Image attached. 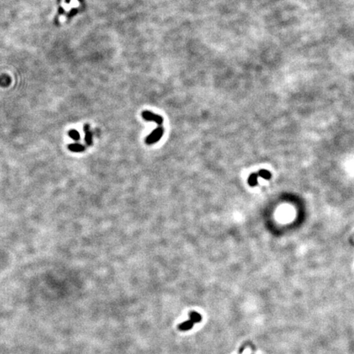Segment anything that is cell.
Segmentation results:
<instances>
[{"instance_id": "7a4b0ae2", "label": "cell", "mask_w": 354, "mask_h": 354, "mask_svg": "<svg viewBox=\"0 0 354 354\" xmlns=\"http://www.w3.org/2000/svg\"><path fill=\"white\" fill-rule=\"evenodd\" d=\"M142 117L143 119L147 121H153L156 122L157 124L159 126L162 125L163 123V117L160 115H157L155 113H152L149 110L143 111L141 113Z\"/></svg>"}, {"instance_id": "8992f818", "label": "cell", "mask_w": 354, "mask_h": 354, "mask_svg": "<svg viewBox=\"0 0 354 354\" xmlns=\"http://www.w3.org/2000/svg\"><path fill=\"white\" fill-rule=\"evenodd\" d=\"M257 176H258V175L256 173H253L249 176V181H248L249 185L253 187V186H256L257 185Z\"/></svg>"}, {"instance_id": "277c9868", "label": "cell", "mask_w": 354, "mask_h": 354, "mask_svg": "<svg viewBox=\"0 0 354 354\" xmlns=\"http://www.w3.org/2000/svg\"><path fill=\"white\" fill-rule=\"evenodd\" d=\"M85 132H86V142L87 143L88 145H91L93 143L92 140V133L89 131V127L88 125H86L85 126Z\"/></svg>"}, {"instance_id": "9c48e42d", "label": "cell", "mask_w": 354, "mask_h": 354, "mask_svg": "<svg viewBox=\"0 0 354 354\" xmlns=\"http://www.w3.org/2000/svg\"><path fill=\"white\" fill-rule=\"evenodd\" d=\"M70 135H71V138L73 139H75V140H78V139H80V134H79L78 132H76V130H72V131L70 132Z\"/></svg>"}, {"instance_id": "5b68a950", "label": "cell", "mask_w": 354, "mask_h": 354, "mask_svg": "<svg viewBox=\"0 0 354 354\" xmlns=\"http://www.w3.org/2000/svg\"><path fill=\"white\" fill-rule=\"evenodd\" d=\"M189 319L193 323H198L200 322L202 320V316L199 313L196 312H192L189 313Z\"/></svg>"}, {"instance_id": "52a82bcc", "label": "cell", "mask_w": 354, "mask_h": 354, "mask_svg": "<svg viewBox=\"0 0 354 354\" xmlns=\"http://www.w3.org/2000/svg\"><path fill=\"white\" fill-rule=\"evenodd\" d=\"M69 149L72 152H83L85 150V146L80 144H73L69 146Z\"/></svg>"}, {"instance_id": "6da1fadb", "label": "cell", "mask_w": 354, "mask_h": 354, "mask_svg": "<svg viewBox=\"0 0 354 354\" xmlns=\"http://www.w3.org/2000/svg\"><path fill=\"white\" fill-rule=\"evenodd\" d=\"M163 134H164L163 127L161 126V125L157 127L156 129H153V131L152 132L151 134H149V135L147 136L146 139H145L146 144L150 145V144H155V143H157V142H158L159 140L161 139V137H162Z\"/></svg>"}, {"instance_id": "ba28073f", "label": "cell", "mask_w": 354, "mask_h": 354, "mask_svg": "<svg viewBox=\"0 0 354 354\" xmlns=\"http://www.w3.org/2000/svg\"><path fill=\"white\" fill-rule=\"evenodd\" d=\"M257 175L262 177L263 179H266V180H270L271 177V172L267 171V170H260Z\"/></svg>"}, {"instance_id": "3957f363", "label": "cell", "mask_w": 354, "mask_h": 354, "mask_svg": "<svg viewBox=\"0 0 354 354\" xmlns=\"http://www.w3.org/2000/svg\"><path fill=\"white\" fill-rule=\"evenodd\" d=\"M193 323L190 320H186V321H185V322L181 323V324H180V325H179V329L181 330H189L192 329V327H193Z\"/></svg>"}]
</instances>
